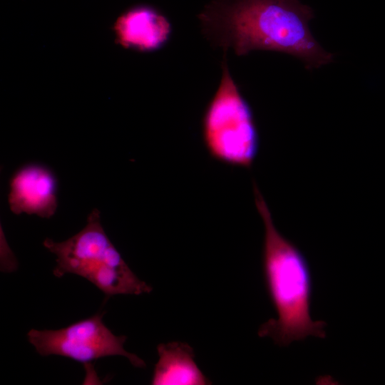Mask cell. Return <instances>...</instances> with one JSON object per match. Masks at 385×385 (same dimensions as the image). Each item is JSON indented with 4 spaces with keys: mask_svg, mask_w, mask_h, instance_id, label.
Here are the masks:
<instances>
[{
    "mask_svg": "<svg viewBox=\"0 0 385 385\" xmlns=\"http://www.w3.org/2000/svg\"><path fill=\"white\" fill-rule=\"evenodd\" d=\"M311 7L299 0H212L198 14L201 30L214 47L237 56L254 50L283 52L307 69L333 61L311 34Z\"/></svg>",
    "mask_w": 385,
    "mask_h": 385,
    "instance_id": "6da1fadb",
    "label": "cell"
},
{
    "mask_svg": "<svg viewBox=\"0 0 385 385\" xmlns=\"http://www.w3.org/2000/svg\"><path fill=\"white\" fill-rule=\"evenodd\" d=\"M158 361L151 379L153 385H205L210 384L195 361L192 349L173 342L157 347Z\"/></svg>",
    "mask_w": 385,
    "mask_h": 385,
    "instance_id": "ba28073f",
    "label": "cell"
},
{
    "mask_svg": "<svg viewBox=\"0 0 385 385\" xmlns=\"http://www.w3.org/2000/svg\"><path fill=\"white\" fill-rule=\"evenodd\" d=\"M102 313L56 330L31 329L29 342L41 356L59 355L81 363L105 356H123L135 367L145 363L124 349L125 336L115 335L103 323Z\"/></svg>",
    "mask_w": 385,
    "mask_h": 385,
    "instance_id": "5b68a950",
    "label": "cell"
},
{
    "mask_svg": "<svg viewBox=\"0 0 385 385\" xmlns=\"http://www.w3.org/2000/svg\"><path fill=\"white\" fill-rule=\"evenodd\" d=\"M115 42L124 48L153 52L169 41L172 26L156 8L139 4L123 11L113 24Z\"/></svg>",
    "mask_w": 385,
    "mask_h": 385,
    "instance_id": "52a82bcc",
    "label": "cell"
},
{
    "mask_svg": "<svg viewBox=\"0 0 385 385\" xmlns=\"http://www.w3.org/2000/svg\"><path fill=\"white\" fill-rule=\"evenodd\" d=\"M255 202L264 225L263 273L267 290L276 311L258 330L260 337H270L287 346L309 336L325 338L324 321L310 316L312 291L311 271L299 249L277 229L269 207L257 183H252Z\"/></svg>",
    "mask_w": 385,
    "mask_h": 385,
    "instance_id": "7a4b0ae2",
    "label": "cell"
},
{
    "mask_svg": "<svg viewBox=\"0 0 385 385\" xmlns=\"http://www.w3.org/2000/svg\"><path fill=\"white\" fill-rule=\"evenodd\" d=\"M43 246L56 257L53 274L81 276L107 296L139 295L152 287L133 272L105 232L100 211L95 208L86 226L71 237L56 242L47 238Z\"/></svg>",
    "mask_w": 385,
    "mask_h": 385,
    "instance_id": "3957f363",
    "label": "cell"
},
{
    "mask_svg": "<svg viewBox=\"0 0 385 385\" xmlns=\"http://www.w3.org/2000/svg\"><path fill=\"white\" fill-rule=\"evenodd\" d=\"M219 86L202 118L204 145L213 159L250 168L260 150V136L252 111L231 76L227 53L221 63Z\"/></svg>",
    "mask_w": 385,
    "mask_h": 385,
    "instance_id": "277c9868",
    "label": "cell"
},
{
    "mask_svg": "<svg viewBox=\"0 0 385 385\" xmlns=\"http://www.w3.org/2000/svg\"><path fill=\"white\" fill-rule=\"evenodd\" d=\"M8 202L15 215L26 213L43 218L52 217L57 209V183L53 173L38 164L26 165L10 180Z\"/></svg>",
    "mask_w": 385,
    "mask_h": 385,
    "instance_id": "8992f818",
    "label": "cell"
},
{
    "mask_svg": "<svg viewBox=\"0 0 385 385\" xmlns=\"http://www.w3.org/2000/svg\"><path fill=\"white\" fill-rule=\"evenodd\" d=\"M1 267L4 272H12L17 267V261L11 250L5 241L1 232Z\"/></svg>",
    "mask_w": 385,
    "mask_h": 385,
    "instance_id": "9c48e42d",
    "label": "cell"
}]
</instances>
